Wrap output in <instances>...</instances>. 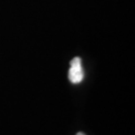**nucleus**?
Here are the masks:
<instances>
[{"label": "nucleus", "mask_w": 135, "mask_h": 135, "mask_svg": "<svg viewBox=\"0 0 135 135\" xmlns=\"http://www.w3.org/2000/svg\"><path fill=\"white\" fill-rule=\"evenodd\" d=\"M68 77H69V80L74 84L80 83L83 80L84 74H83L81 66V59L79 57H75L71 60Z\"/></svg>", "instance_id": "1"}, {"label": "nucleus", "mask_w": 135, "mask_h": 135, "mask_svg": "<svg viewBox=\"0 0 135 135\" xmlns=\"http://www.w3.org/2000/svg\"><path fill=\"white\" fill-rule=\"evenodd\" d=\"M77 135H85V134H83V133H81V132H80V133H78Z\"/></svg>", "instance_id": "2"}]
</instances>
